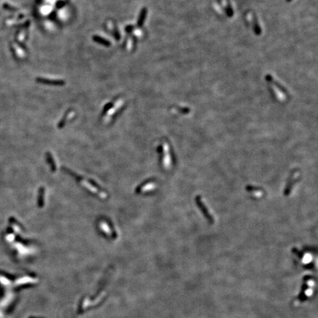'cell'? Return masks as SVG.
Here are the masks:
<instances>
[{"mask_svg":"<svg viewBox=\"0 0 318 318\" xmlns=\"http://www.w3.org/2000/svg\"><path fill=\"white\" fill-rule=\"evenodd\" d=\"M38 83L42 84L50 85V86H63L65 84V82L61 80H50V79H44V78H38L37 80Z\"/></svg>","mask_w":318,"mask_h":318,"instance_id":"cell-1","label":"cell"},{"mask_svg":"<svg viewBox=\"0 0 318 318\" xmlns=\"http://www.w3.org/2000/svg\"><path fill=\"white\" fill-rule=\"evenodd\" d=\"M93 40H94L95 42H97V43L102 44V45H103V46H109L111 45V43L108 41V40L105 39V38H103L102 37H100V36H94V37H93Z\"/></svg>","mask_w":318,"mask_h":318,"instance_id":"cell-2","label":"cell"},{"mask_svg":"<svg viewBox=\"0 0 318 318\" xmlns=\"http://www.w3.org/2000/svg\"><path fill=\"white\" fill-rule=\"evenodd\" d=\"M146 16H147V9H146V8H144L142 11H141L140 16H139V19L138 20V25H139V27H141V26L143 25Z\"/></svg>","mask_w":318,"mask_h":318,"instance_id":"cell-3","label":"cell"},{"mask_svg":"<svg viewBox=\"0 0 318 318\" xmlns=\"http://www.w3.org/2000/svg\"><path fill=\"white\" fill-rule=\"evenodd\" d=\"M287 2H291L292 0H287Z\"/></svg>","mask_w":318,"mask_h":318,"instance_id":"cell-4","label":"cell"}]
</instances>
